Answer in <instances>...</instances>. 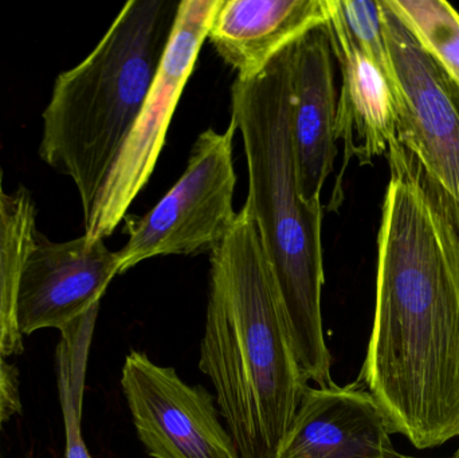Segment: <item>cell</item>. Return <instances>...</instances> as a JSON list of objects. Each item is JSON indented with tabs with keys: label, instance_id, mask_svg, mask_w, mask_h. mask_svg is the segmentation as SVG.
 Returning <instances> with one entry per match:
<instances>
[{
	"label": "cell",
	"instance_id": "6da1fadb",
	"mask_svg": "<svg viewBox=\"0 0 459 458\" xmlns=\"http://www.w3.org/2000/svg\"><path fill=\"white\" fill-rule=\"evenodd\" d=\"M377 307L359 381L418 449L459 436V233L411 151H387Z\"/></svg>",
	"mask_w": 459,
	"mask_h": 458
},
{
	"label": "cell",
	"instance_id": "7a4b0ae2",
	"mask_svg": "<svg viewBox=\"0 0 459 458\" xmlns=\"http://www.w3.org/2000/svg\"><path fill=\"white\" fill-rule=\"evenodd\" d=\"M199 368L242 458H275L307 386L248 210L210 253Z\"/></svg>",
	"mask_w": 459,
	"mask_h": 458
},
{
	"label": "cell",
	"instance_id": "3957f363",
	"mask_svg": "<svg viewBox=\"0 0 459 458\" xmlns=\"http://www.w3.org/2000/svg\"><path fill=\"white\" fill-rule=\"evenodd\" d=\"M294 45V43H293ZM278 54L253 80L231 86V121L247 164L245 207L272 266L294 352L307 381L333 386L321 314L323 204L302 198L291 134V53Z\"/></svg>",
	"mask_w": 459,
	"mask_h": 458
},
{
	"label": "cell",
	"instance_id": "277c9868",
	"mask_svg": "<svg viewBox=\"0 0 459 458\" xmlns=\"http://www.w3.org/2000/svg\"><path fill=\"white\" fill-rule=\"evenodd\" d=\"M179 3L131 0L82 62L61 73L42 113L39 156L77 188L83 220L155 80Z\"/></svg>",
	"mask_w": 459,
	"mask_h": 458
},
{
	"label": "cell",
	"instance_id": "5b68a950",
	"mask_svg": "<svg viewBox=\"0 0 459 458\" xmlns=\"http://www.w3.org/2000/svg\"><path fill=\"white\" fill-rule=\"evenodd\" d=\"M237 126L199 134L187 169L144 217L124 218L128 242L118 250L120 274L158 255L212 253L231 230L235 175L232 142Z\"/></svg>",
	"mask_w": 459,
	"mask_h": 458
},
{
	"label": "cell",
	"instance_id": "8992f818",
	"mask_svg": "<svg viewBox=\"0 0 459 458\" xmlns=\"http://www.w3.org/2000/svg\"><path fill=\"white\" fill-rule=\"evenodd\" d=\"M391 64L396 139L414 153L459 233V85L387 0H379Z\"/></svg>",
	"mask_w": 459,
	"mask_h": 458
},
{
	"label": "cell",
	"instance_id": "52a82bcc",
	"mask_svg": "<svg viewBox=\"0 0 459 458\" xmlns=\"http://www.w3.org/2000/svg\"><path fill=\"white\" fill-rule=\"evenodd\" d=\"M221 4L222 0L179 2L169 43L139 117L91 215L83 220L88 238L109 237L150 180L178 102Z\"/></svg>",
	"mask_w": 459,
	"mask_h": 458
},
{
	"label": "cell",
	"instance_id": "ba28073f",
	"mask_svg": "<svg viewBox=\"0 0 459 458\" xmlns=\"http://www.w3.org/2000/svg\"><path fill=\"white\" fill-rule=\"evenodd\" d=\"M121 387L139 440L153 458H242L218 416L214 397L175 368L131 351Z\"/></svg>",
	"mask_w": 459,
	"mask_h": 458
},
{
	"label": "cell",
	"instance_id": "9c48e42d",
	"mask_svg": "<svg viewBox=\"0 0 459 458\" xmlns=\"http://www.w3.org/2000/svg\"><path fill=\"white\" fill-rule=\"evenodd\" d=\"M120 274V257L104 239L83 234L51 242L38 231L19 280L15 319L21 335L43 328L62 331L100 304Z\"/></svg>",
	"mask_w": 459,
	"mask_h": 458
},
{
	"label": "cell",
	"instance_id": "30bf717a",
	"mask_svg": "<svg viewBox=\"0 0 459 458\" xmlns=\"http://www.w3.org/2000/svg\"><path fill=\"white\" fill-rule=\"evenodd\" d=\"M379 403L359 384L307 385L275 458H406Z\"/></svg>",
	"mask_w": 459,
	"mask_h": 458
},
{
	"label": "cell",
	"instance_id": "8fae6325",
	"mask_svg": "<svg viewBox=\"0 0 459 458\" xmlns=\"http://www.w3.org/2000/svg\"><path fill=\"white\" fill-rule=\"evenodd\" d=\"M324 29L342 72L334 132L344 147V163L331 204L336 210L342 175L350 161L356 158L360 166H367L377 156L387 155L388 147L396 140V113L387 78L351 37L337 0H324Z\"/></svg>",
	"mask_w": 459,
	"mask_h": 458
},
{
	"label": "cell",
	"instance_id": "7c38bea8",
	"mask_svg": "<svg viewBox=\"0 0 459 458\" xmlns=\"http://www.w3.org/2000/svg\"><path fill=\"white\" fill-rule=\"evenodd\" d=\"M324 26L299 38L291 53V134L302 198L321 204L337 156V93Z\"/></svg>",
	"mask_w": 459,
	"mask_h": 458
},
{
	"label": "cell",
	"instance_id": "4fadbf2b",
	"mask_svg": "<svg viewBox=\"0 0 459 458\" xmlns=\"http://www.w3.org/2000/svg\"><path fill=\"white\" fill-rule=\"evenodd\" d=\"M325 19L324 0H222L207 38L237 80L248 81Z\"/></svg>",
	"mask_w": 459,
	"mask_h": 458
},
{
	"label": "cell",
	"instance_id": "5bb4252c",
	"mask_svg": "<svg viewBox=\"0 0 459 458\" xmlns=\"http://www.w3.org/2000/svg\"><path fill=\"white\" fill-rule=\"evenodd\" d=\"M37 209L26 188L7 194L0 169V352L22 351L15 304L22 269L37 238Z\"/></svg>",
	"mask_w": 459,
	"mask_h": 458
},
{
	"label": "cell",
	"instance_id": "9a60e30c",
	"mask_svg": "<svg viewBox=\"0 0 459 458\" xmlns=\"http://www.w3.org/2000/svg\"><path fill=\"white\" fill-rule=\"evenodd\" d=\"M100 304L62 330L58 347V386L66 429V458H91L81 435L83 385L89 347Z\"/></svg>",
	"mask_w": 459,
	"mask_h": 458
},
{
	"label": "cell",
	"instance_id": "2e32d148",
	"mask_svg": "<svg viewBox=\"0 0 459 458\" xmlns=\"http://www.w3.org/2000/svg\"><path fill=\"white\" fill-rule=\"evenodd\" d=\"M420 45L459 85V13L445 0H387Z\"/></svg>",
	"mask_w": 459,
	"mask_h": 458
},
{
	"label": "cell",
	"instance_id": "e0dca14e",
	"mask_svg": "<svg viewBox=\"0 0 459 458\" xmlns=\"http://www.w3.org/2000/svg\"><path fill=\"white\" fill-rule=\"evenodd\" d=\"M337 4L345 26L358 48L388 80L391 64L383 31L379 0H337Z\"/></svg>",
	"mask_w": 459,
	"mask_h": 458
},
{
	"label": "cell",
	"instance_id": "ac0fdd59",
	"mask_svg": "<svg viewBox=\"0 0 459 458\" xmlns=\"http://www.w3.org/2000/svg\"><path fill=\"white\" fill-rule=\"evenodd\" d=\"M18 411H21V398L15 370L4 362V357L0 354V429Z\"/></svg>",
	"mask_w": 459,
	"mask_h": 458
},
{
	"label": "cell",
	"instance_id": "d6986e66",
	"mask_svg": "<svg viewBox=\"0 0 459 458\" xmlns=\"http://www.w3.org/2000/svg\"><path fill=\"white\" fill-rule=\"evenodd\" d=\"M452 458H459V449L457 452H455V456H453Z\"/></svg>",
	"mask_w": 459,
	"mask_h": 458
},
{
	"label": "cell",
	"instance_id": "ffe728a7",
	"mask_svg": "<svg viewBox=\"0 0 459 458\" xmlns=\"http://www.w3.org/2000/svg\"><path fill=\"white\" fill-rule=\"evenodd\" d=\"M0 354H2V352H0Z\"/></svg>",
	"mask_w": 459,
	"mask_h": 458
},
{
	"label": "cell",
	"instance_id": "44dd1931",
	"mask_svg": "<svg viewBox=\"0 0 459 458\" xmlns=\"http://www.w3.org/2000/svg\"><path fill=\"white\" fill-rule=\"evenodd\" d=\"M406 458H409V457H406Z\"/></svg>",
	"mask_w": 459,
	"mask_h": 458
}]
</instances>
